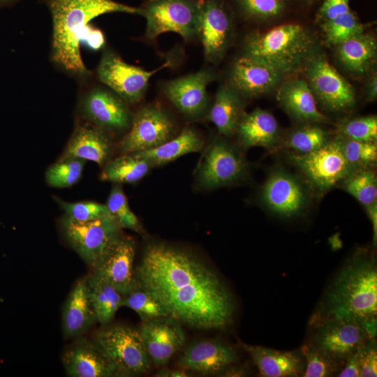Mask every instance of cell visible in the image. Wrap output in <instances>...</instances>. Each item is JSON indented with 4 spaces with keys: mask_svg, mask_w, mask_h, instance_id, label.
I'll list each match as a JSON object with an SVG mask.
<instances>
[{
    "mask_svg": "<svg viewBox=\"0 0 377 377\" xmlns=\"http://www.w3.org/2000/svg\"><path fill=\"white\" fill-rule=\"evenodd\" d=\"M135 274L139 286L179 322L200 330H222L232 320L231 294L212 269L186 250L150 244Z\"/></svg>",
    "mask_w": 377,
    "mask_h": 377,
    "instance_id": "obj_1",
    "label": "cell"
},
{
    "mask_svg": "<svg viewBox=\"0 0 377 377\" xmlns=\"http://www.w3.org/2000/svg\"><path fill=\"white\" fill-rule=\"evenodd\" d=\"M52 20L50 59L80 83L93 77L81 56L82 40L94 18L111 13L142 15L141 8L114 0H44Z\"/></svg>",
    "mask_w": 377,
    "mask_h": 377,
    "instance_id": "obj_2",
    "label": "cell"
},
{
    "mask_svg": "<svg viewBox=\"0 0 377 377\" xmlns=\"http://www.w3.org/2000/svg\"><path fill=\"white\" fill-rule=\"evenodd\" d=\"M313 318H337L358 323L371 338L376 334L377 267L367 249L356 251L341 267Z\"/></svg>",
    "mask_w": 377,
    "mask_h": 377,
    "instance_id": "obj_3",
    "label": "cell"
},
{
    "mask_svg": "<svg viewBox=\"0 0 377 377\" xmlns=\"http://www.w3.org/2000/svg\"><path fill=\"white\" fill-rule=\"evenodd\" d=\"M318 53L316 36L294 22L252 33L244 43L243 54L263 61L286 78L304 71Z\"/></svg>",
    "mask_w": 377,
    "mask_h": 377,
    "instance_id": "obj_4",
    "label": "cell"
},
{
    "mask_svg": "<svg viewBox=\"0 0 377 377\" xmlns=\"http://www.w3.org/2000/svg\"><path fill=\"white\" fill-rule=\"evenodd\" d=\"M61 227L70 246L92 269L123 237L121 228L111 216L78 221L65 214Z\"/></svg>",
    "mask_w": 377,
    "mask_h": 377,
    "instance_id": "obj_5",
    "label": "cell"
},
{
    "mask_svg": "<svg viewBox=\"0 0 377 377\" xmlns=\"http://www.w3.org/2000/svg\"><path fill=\"white\" fill-rule=\"evenodd\" d=\"M92 77L80 83V118L107 132L128 130L133 118L128 104L103 84L93 83Z\"/></svg>",
    "mask_w": 377,
    "mask_h": 377,
    "instance_id": "obj_6",
    "label": "cell"
},
{
    "mask_svg": "<svg viewBox=\"0 0 377 377\" xmlns=\"http://www.w3.org/2000/svg\"><path fill=\"white\" fill-rule=\"evenodd\" d=\"M289 161L319 193L329 191L355 170L346 160L337 138L309 153L290 154Z\"/></svg>",
    "mask_w": 377,
    "mask_h": 377,
    "instance_id": "obj_7",
    "label": "cell"
},
{
    "mask_svg": "<svg viewBox=\"0 0 377 377\" xmlns=\"http://www.w3.org/2000/svg\"><path fill=\"white\" fill-rule=\"evenodd\" d=\"M141 9L149 40L165 32L177 33L185 40L198 36L200 0H149Z\"/></svg>",
    "mask_w": 377,
    "mask_h": 377,
    "instance_id": "obj_8",
    "label": "cell"
},
{
    "mask_svg": "<svg viewBox=\"0 0 377 377\" xmlns=\"http://www.w3.org/2000/svg\"><path fill=\"white\" fill-rule=\"evenodd\" d=\"M115 366L119 376L146 373L151 362L139 330L116 325L99 332L94 340Z\"/></svg>",
    "mask_w": 377,
    "mask_h": 377,
    "instance_id": "obj_9",
    "label": "cell"
},
{
    "mask_svg": "<svg viewBox=\"0 0 377 377\" xmlns=\"http://www.w3.org/2000/svg\"><path fill=\"white\" fill-rule=\"evenodd\" d=\"M170 64V61H166L158 68L146 71L124 61L112 50L104 48L96 69V77L128 105L135 104L142 98L153 75Z\"/></svg>",
    "mask_w": 377,
    "mask_h": 377,
    "instance_id": "obj_10",
    "label": "cell"
},
{
    "mask_svg": "<svg viewBox=\"0 0 377 377\" xmlns=\"http://www.w3.org/2000/svg\"><path fill=\"white\" fill-rule=\"evenodd\" d=\"M309 341L342 367L346 360L371 337L355 321L337 318H313Z\"/></svg>",
    "mask_w": 377,
    "mask_h": 377,
    "instance_id": "obj_11",
    "label": "cell"
},
{
    "mask_svg": "<svg viewBox=\"0 0 377 377\" xmlns=\"http://www.w3.org/2000/svg\"><path fill=\"white\" fill-rule=\"evenodd\" d=\"M304 71L316 101L326 110L344 112L355 106L356 96L353 86L330 64L324 54H317Z\"/></svg>",
    "mask_w": 377,
    "mask_h": 377,
    "instance_id": "obj_12",
    "label": "cell"
},
{
    "mask_svg": "<svg viewBox=\"0 0 377 377\" xmlns=\"http://www.w3.org/2000/svg\"><path fill=\"white\" fill-rule=\"evenodd\" d=\"M248 165L240 151L226 140L215 139L207 147L196 171L200 187L212 189L239 182Z\"/></svg>",
    "mask_w": 377,
    "mask_h": 377,
    "instance_id": "obj_13",
    "label": "cell"
},
{
    "mask_svg": "<svg viewBox=\"0 0 377 377\" xmlns=\"http://www.w3.org/2000/svg\"><path fill=\"white\" fill-rule=\"evenodd\" d=\"M175 131L174 121L165 110L147 105L133 114L131 125L118 148L122 154L151 149L172 138Z\"/></svg>",
    "mask_w": 377,
    "mask_h": 377,
    "instance_id": "obj_14",
    "label": "cell"
},
{
    "mask_svg": "<svg viewBox=\"0 0 377 377\" xmlns=\"http://www.w3.org/2000/svg\"><path fill=\"white\" fill-rule=\"evenodd\" d=\"M198 36L205 59L217 64L230 46L234 35L232 13L223 0H200Z\"/></svg>",
    "mask_w": 377,
    "mask_h": 377,
    "instance_id": "obj_15",
    "label": "cell"
},
{
    "mask_svg": "<svg viewBox=\"0 0 377 377\" xmlns=\"http://www.w3.org/2000/svg\"><path fill=\"white\" fill-rule=\"evenodd\" d=\"M260 199L272 213L290 218L307 207L310 196L306 186L300 178L286 170L276 168L264 182Z\"/></svg>",
    "mask_w": 377,
    "mask_h": 377,
    "instance_id": "obj_16",
    "label": "cell"
},
{
    "mask_svg": "<svg viewBox=\"0 0 377 377\" xmlns=\"http://www.w3.org/2000/svg\"><path fill=\"white\" fill-rule=\"evenodd\" d=\"M216 78L210 68H204L186 76L163 83V92L172 105L185 117L198 119L208 107L207 87Z\"/></svg>",
    "mask_w": 377,
    "mask_h": 377,
    "instance_id": "obj_17",
    "label": "cell"
},
{
    "mask_svg": "<svg viewBox=\"0 0 377 377\" xmlns=\"http://www.w3.org/2000/svg\"><path fill=\"white\" fill-rule=\"evenodd\" d=\"M285 79L281 73L263 61L243 54L233 63L228 84L242 98H253L271 92Z\"/></svg>",
    "mask_w": 377,
    "mask_h": 377,
    "instance_id": "obj_18",
    "label": "cell"
},
{
    "mask_svg": "<svg viewBox=\"0 0 377 377\" xmlns=\"http://www.w3.org/2000/svg\"><path fill=\"white\" fill-rule=\"evenodd\" d=\"M135 253L134 240L123 236L93 268V272L125 295L139 286L133 267Z\"/></svg>",
    "mask_w": 377,
    "mask_h": 377,
    "instance_id": "obj_19",
    "label": "cell"
},
{
    "mask_svg": "<svg viewBox=\"0 0 377 377\" xmlns=\"http://www.w3.org/2000/svg\"><path fill=\"white\" fill-rule=\"evenodd\" d=\"M139 332L151 363L158 367L165 365L185 341L179 322L170 316L143 323Z\"/></svg>",
    "mask_w": 377,
    "mask_h": 377,
    "instance_id": "obj_20",
    "label": "cell"
},
{
    "mask_svg": "<svg viewBox=\"0 0 377 377\" xmlns=\"http://www.w3.org/2000/svg\"><path fill=\"white\" fill-rule=\"evenodd\" d=\"M66 373L71 377L119 376L114 364L95 341L80 339L62 356Z\"/></svg>",
    "mask_w": 377,
    "mask_h": 377,
    "instance_id": "obj_21",
    "label": "cell"
},
{
    "mask_svg": "<svg viewBox=\"0 0 377 377\" xmlns=\"http://www.w3.org/2000/svg\"><path fill=\"white\" fill-rule=\"evenodd\" d=\"M236 352L229 346L215 340H200L188 346L179 364L182 368L203 375H217L237 360Z\"/></svg>",
    "mask_w": 377,
    "mask_h": 377,
    "instance_id": "obj_22",
    "label": "cell"
},
{
    "mask_svg": "<svg viewBox=\"0 0 377 377\" xmlns=\"http://www.w3.org/2000/svg\"><path fill=\"white\" fill-rule=\"evenodd\" d=\"M276 98L284 111L294 120L302 124L325 123L322 113L306 81L295 77L284 80L278 87Z\"/></svg>",
    "mask_w": 377,
    "mask_h": 377,
    "instance_id": "obj_23",
    "label": "cell"
},
{
    "mask_svg": "<svg viewBox=\"0 0 377 377\" xmlns=\"http://www.w3.org/2000/svg\"><path fill=\"white\" fill-rule=\"evenodd\" d=\"M112 142L107 131L83 122L74 129L63 157H74L103 166L110 158Z\"/></svg>",
    "mask_w": 377,
    "mask_h": 377,
    "instance_id": "obj_24",
    "label": "cell"
},
{
    "mask_svg": "<svg viewBox=\"0 0 377 377\" xmlns=\"http://www.w3.org/2000/svg\"><path fill=\"white\" fill-rule=\"evenodd\" d=\"M251 357L261 376L295 377L302 376L305 360L301 350L284 351L239 342Z\"/></svg>",
    "mask_w": 377,
    "mask_h": 377,
    "instance_id": "obj_25",
    "label": "cell"
},
{
    "mask_svg": "<svg viewBox=\"0 0 377 377\" xmlns=\"http://www.w3.org/2000/svg\"><path fill=\"white\" fill-rule=\"evenodd\" d=\"M236 134L244 149L263 147L272 149L280 140V128L274 116L269 112L256 108L243 114Z\"/></svg>",
    "mask_w": 377,
    "mask_h": 377,
    "instance_id": "obj_26",
    "label": "cell"
},
{
    "mask_svg": "<svg viewBox=\"0 0 377 377\" xmlns=\"http://www.w3.org/2000/svg\"><path fill=\"white\" fill-rule=\"evenodd\" d=\"M96 321L87 283V277L80 279L69 293L62 313V327L67 338L77 337Z\"/></svg>",
    "mask_w": 377,
    "mask_h": 377,
    "instance_id": "obj_27",
    "label": "cell"
},
{
    "mask_svg": "<svg viewBox=\"0 0 377 377\" xmlns=\"http://www.w3.org/2000/svg\"><path fill=\"white\" fill-rule=\"evenodd\" d=\"M341 66L355 76H363L374 66L377 58L376 38L364 32L350 37L334 46Z\"/></svg>",
    "mask_w": 377,
    "mask_h": 377,
    "instance_id": "obj_28",
    "label": "cell"
},
{
    "mask_svg": "<svg viewBox=\"0 0 377 377\" xmlns=\"http://www.w3.org/2000/svg\"><path fill=\"white\" fill-rule=\"evenodd\" d=\"M243 98L229 84L221 86L207 114V119L226 137L236 133L244 112Z\"/></svg>",
    "mask_w": 377,
    "mask_h": 377,
    "instance_id": "obj_29",
    "label": "cell"
},
{
    "mask_svg": "<svg viewBox=\"0 0 377 377\" xmlns=\"http://www.w3.org/2000/svg\"><path fill=\"white\" fill-rule=\"evenodd\" d=\"M203 147V140L191 128H184L177 136L151 149L133 152L148 160L154 166L173 161L185 154L198 152Z\"/></svg>",
    "mask_w": 377,
    "mask_h": 377,
    "instance_id": "obj_30",
    "label": "cell"
},
{
    "mask_svg": "<svg viewBox=\"0 0 377 377\" xmlns=\"http://www.w3.org/2000/svg\"><path fill=\"white\" fill-rule=\"evenodd\" d=\"M86 277L89 295L96 321L105 325L113 319L117 310L122 307L124 295L112 285L94 272Z\"/></svg>",
    "mask_w": 377,
    "mask_h": 377,
    "instance_id": "obj_31",
    "label": "cell"
},
{
    "mask_svg": "<svg viewBox=\"0 0 377 377\" xmlns=\"http://www.w3.org/2000/svg\"><path fill=\"white\" fill-rule=\"evenodd\" d=\"M153 168L146 158L135 153L124 154L104 165L101 179L114 183L133 184L142 179Z\"/></svg>",
    "mask_w": 377,
    "mask_h": 377,
    "instance_id": "obj_32",
    "label": "cell"
},
{
    "mask_svg": "<svg viewBox=\"0 0 377 377\" xmlns=\"http://www.w3.org/2000/svg\"><path fill=\"white\" fill-rule=\"evenodd\" d=\"M239 15L245 20L266 22L277 19L287 10L288 0H233Z\"/></svg>",
    "mask_w": 377,
    "mask_h": 377,
    "instance_id": "obj_33",
    "label": "cell"
},
{
    "mask_svg": "<svg viewBox=\"0 0 377 377\" xmlns=\"http://www.w3.org/2000/svg\"><path fill=\"white\" fill-rule=\"evenodd\" d=\"M341 183L343 188L364 207L376 202L377 178L371 168L354 170Z\"/></svg>",
    "mask_w": 377,
    "mask_h": 377,
    "instance_id": "obj_34",
    "label": "cell"
},
{
    "mask_svg": "<svg viewBox=\"0 0 377 377\" xmlns=\"http://www.w3.org/2000/svg\"><path fill=\"white\" fill-rule=\"evenodd\" d=\"M291 131L283 141V146L297 154H306L323 147L329 140L327 132L315 124Z\"/></svg>",
    "mask_w": 377,
    "mask_h": 377,
    "instance_id": "obj_35",
    "label": "cell"
},
{
    "mask_svg": "<svg viewBox=\"0 0 377 377\" xmlns=\"http://www.w3.org/2000/svg\"><path fill=\"white\" fill-rule=\"evenodd\" d=\"M122 306L134 311L143 323L170 316L166 309L149 291L140 286L124 295Z\"/></svg>",
    "mask_w": 377,
    "mask_h": 377,
    "instance_id": "obj_36",
    "label": "cell"
},
{
    "mask_svg": "<svg viewBox=\"0 0 377 377\" xmlns=\"http://www.w3.org/2000/svg\"><path fill=\"white\" fill-rule=\"evenodd\" d=\"M320 27L325 43L331 46H335L350 37L362 34L364 30V26L351 10Z\"/></svg>",
    "mask_w": 377,
    "mask_h": 377,
    "instance_id": "obj_37",
    "label": "cell"
},
{
    "mask_svg": "<svg viewBox=\"0 0 377 377\" xmlns=\"http://www.w3.org/2000/svg\"><path fill=\"white\" fill-rule=\"evenodd\" d=\"M85 161L82 158L61 156L47 169V184L55 188L71 186L81 177Z\"/></svg>",
    "mask_w": 377,
    "mask_h": 377,
    "instance_id": "obj_38",
    "label": "cell"
},
{
    "mask_svg": "<svg viewBox=\"0 0 377 377\" xmlns=\"http://www.w3.org/2000/svg\"><path fill=\"white\" fill-rule=\"evenodd\" d=\"M337 138L346 160L355 170L369 168L376 163V142L357 141L339 135Z\"/></svg>",
    "mask_w": 377,
    "mask_h": 377,
    "instance_id": "obj_39",
    "label": "cell"
},
{
    "mask_svg": "<svg viewBox=\"0 0 377 377\" xmlns=\"http://www.w3.org/2000/svg\"><path fill=\"white\" fill-rule=\"evenodd\" d=\"M106 206L110 215L121 228H127L145 235V231L138 217L130 209L127 198L119 185L112 186Z\"/></svg>",
    "mask_w": 377,
    "mask_h": 377,
    "instance_id": "obj_40",
    "label": "cell"
},
{
    "mask_svg": "<svg viewBox=\"0 0 377 377\" xmlns=\"http://www.w3.org/2000/svg\"><path fill=\"white\" fill-rule=\"evenodd\" d=\"M305 360V368L302 376L326 377L337 376L341 366L310 342L301 348Z\"/></svg>",
    "mask_w": 377,
    "mask_h": 377,
    "instance_id": "obj_41",
    "label": "cell"
},
{
    "mask_svg": "<svg viewBox=\"0 0 377 377\" xmlns=\"http://www.w3.org/2000/svg\"><path fill=\"white\" fill-rule=\"evenodd\" d=\"M339 136L367 142H376L377 117L376 115L346 119L338 126Z\"/></svg>",
    "mask_w": 377,
    "mask_h": 377,
    "instance_id": "obj_42",
    "label": "cell"
},
{
    "mask_svg": "<svg viewBox=\"0 0 377 377\" xmlns=\"http://www.w3.org/2000/svg\"><path fill=\"white\" fill-rule=\"evenodd\" d=\"M54 198L66 216L78 221H89L111 216L106 205L93 201L68 202L59 198Z\"/></svg>",
    "mask_w": 377,
    "mask_h": 377,
    "instance_id": "obj_43",
    "label": "cell"
},
{
    "mask_svg": "<svg viewBox=\"0 0 377 377\" xmlns=\"http://www.w3.org/2000/svg\"><path fill=\"white\" fill-rule=\"evenodd\" d=\"M360 376H377V347L374 338L365 341L359 348Z\"/></svg>",
    "mask_w": 377,
    "mask_h": 377,
    "instance_id": "obj_44",
    "label": "cell"
},
{
    "mask_svg": "<svg viewBox=\"0 0 377 377\" xmlns=\"http://www.w3.org/2000/svg\"><path fill=\"white\" fill-rule=\"evenodd\" d=\"M350 0H323L316 13V21L320 25L332 20L350 10Z\"/></svg>",
    "mask_w": 377,
    "mask_h": 377,
    "instance_id": "obj_45",
    "label": "cell"
},
{
    "mask_svg": "<svg viewBox=\"0 0 377 377\" xmlns=\"http://www.w3.org/2000/svg\"><path fill=\"white\" fill-rule=\"evenodd\" d=\"M82 45L91 51H98L105 46V37L103 32L92 24L84 34Z\"/></svg>",
    "mask_w": 377,
    "mask_h": 377,
    "instance_id": "obj_46",
    "label": "cell"
},
{
    "mask_svg": "<svg viewBox=\"0 0 377 377\" xmlns=\"http://www.w3.org/2000/svg\"><path fill=\"white\" fill-rule=\"evenodd\" d=\"M359 348L356 350L344 362L337 376H360Z\"/></svg>",
    "mask_w": 377,
    "mask_h": 377,
    "instance_id": "obj_47",
    "label": "cell"
},
{
    "mask_svg": "<svg viewBox=\"0 0 377 377\" xmlns=\"http://www.w3.org/2000/svg\"><path fill=\"white\" fill-rule=\"evenodd\" d=\"M368 217L371 223L373 228V241L376 245L377 240V204L374 202L365 207Z\"/></svg>",
    "mask_w": 377,
    "mask_h": 377,
    "instance_id": "obj_48",
    "label": "cell"
},
{
    "mask_svg": "<svg viewBox=\"0 0 377 377\" xmlns=\"http://www.w3.org/2000/svg\"><path fill=\"white\" fill-rule=\"evenodd\" d=\"M366 98L369 101H374L377 97V75L374 73L369 79L365 88Z\"/></svg>",
    "mask_w": 377,
    "mask_h": 377,
    "instance_id": "obj_49",
    "label": "cell"
},
{
    "mask_svg": "<svg viewBox=\"0 0 377 377\" xmlns=\"http://www.w3.org/2000/svg\"><path fill=\"white\" fill-rule=\"evenodd\" d=\"M192 372L182 368L181 369H162L156 376L158 377H188L192 376Z\"/></svg>",
    "mask_w": 377,
    "mask_h": 377,
    "instance_id": "obj_50",
    "label": "cell"
},
{
    "mask_svg": "<svg viewBox=\"0 0 377 377\" xmlns=\"http://www.w3.org/2000/svg\"><path fill=\"white\" fill-rule=\"evenodd\" d=\"M20 0H0V8H3L13 5Z\"/></svg>",
    "mask_w": 377,
    "mask_h": 377,
    "instance_id": "obj_51",
    "label": "cell"
},
{
    "mask_svg": "<svg viewBox=\"0 0 377 377\" xmlns=\"http://www.w3.org/2000/svg\"><path fill=\"white\" fill-rule=\"evenodd\" d=\"M304 2H306V3H309L311 2H313L314 0H301Z\"/></svg>",
    "mask_w": 377,
    "mask_h": 377,
    "instance_id": "obj_52",
    "label": "cell"
}]
</instances>
